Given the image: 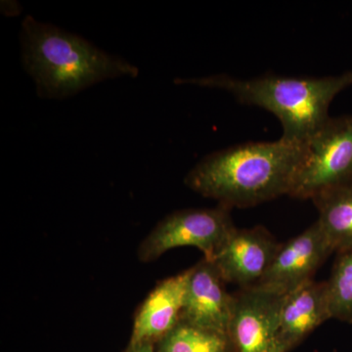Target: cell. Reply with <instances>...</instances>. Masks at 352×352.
I'll use <instances>...</instances> for the list:
<instances>
[{
	"label": "cell",
	"mask_w": 352,
	"mask_h": 352,
	"mask_svg": "<svg viewBox=\"0 0 352 352\" xmlns=\"http://www.w3.org/2000/svg\"><path fill=\"white\" fill-rule=\"evenodd\" d=\"M307 153V144L283 138L231 146L203 157L184 182L229 210L254 207L289 195Z\"/></svg>",
	"instance_id": "6da1fadb"
},
{
	"label": "cell",
	"mask_w": 352,
	"mask_h": 352,
	"mask_svg": "<svg viewBox=\"0 0 352 352\" xmlns=\"http://www.w3.org/2000/svg\"><path fill=\"white\" fill-rule=\"evenodd\" d=\"M20 41L24 68L43 99L62 100L105 80L139 76L124 58L31 15L21 25Z\"/></svg>",
	"instance_id": "7a4b0ae2"
},
{
	"label": "cell",
	"mask_w": 352,
	"mask_h": 352,
	"mask_svg": "<svg viewBox=\"0 0 352 352\" xmlns=\"http://www.w3.org/2000/svg\"><path fill=\"white\" fill-rule=\"evenodd\" d=\"M175 83L229 92L240 103L273 113L283 127L281 138L307 144L330 118L329 108L335 97L352 87V69L322 78L264 75L242 80L219 74L178 78Z\"/></svg>",
	"instance_id": "3957f363"
},
{
	"label": "cell",
	"mask_w": 352,
	"mask_h": 352,
	"mask_svg": "<svg viewBox=\"0 0 352 352\" xmlns=\"http://www.w3.org/2000/svg\"><path fill=\"white\" fill-rule=\"evenodd\" d=\"M235 229L230 210L221 205L176 210L146 236L139 245L138 258L148 263L175 248L193 247L212 261Z\"/></svg>",
	"instance_id": "277c9868"
},
{
	"label": "cell",
	"mask_w": 352,
	"mask_h": 352,
	"mask_svg": "<svg viewBox=\"0 0 352 352\" xmlns=\"http://www.w3.org/2000/svg\"><path fill=\"white\" fill-rule=\"evenodd\" d=\"M307 146L289 196L311 200L328 190L352 185V115L329 118Z\"/></svg>",
	"instance_id": "5b68a950"
},
{
	"label": "cell",
	"mask_w": 352,
	"mask_h": 352,
	"mask_svg": "<svg viewBox=\"0 0 352 352\" xmlns=\"http://www.w3.org/2000/svg\"><path fill=\"white\" fill-rule=\"evenodd\" d=\"M285 296L261 285L234 294L228 328L234 352H280L278 331Z\"/></svg>",
	"instance_id": "8992f818"
},
{
	"label": "cell",
	"mask_w": 352,
	"mask_h": 352,
	"mask_svg": "<svg viewBox=\"0 0 352 352\" xmlns=\"http://www.w3.org/2000/svg\"><path fill=\"white\" fill-rule=\"evenodd\" d=\"M318 221L280 245L270 268L256 285L287 295L311 281L317 270L333 252Z\"/></svg>",
	"instance_id": "52a82bcc"
},
{
	"label": "cell",
	"mask_w": 352,
	"mask_h": 352,
	"mask_svg": "<svg viewBox=\"0 0 352 352\" xmlns=\"http://www.w3.org/2000/svg\"><path fill=\"white\" fill-rule=\"evenodd\" d=\"M280 245L264 227L236 228L212 261L226 283L247 288L261 281Z\"/></svg>",
	"instance_id": "ba28073f"
},
{
	"label": "cell",
	"mask_w": 352,
	"mask_h": 352,
	"mask_svg": "<svg viewBox=\"0 0 352 352\" xmlns=\"http://www.w3.org/2000/svg\"><path fill=\"white\" fill-rule=\"evenodd\" d=\"M226 284L215 264L205 258L190 268L182 320L228 333L234 294L227 292Z\"/></svg>",
	"instance_id": "9c48e42d"
},
{
	"label": "cell",
	"mask_w": 352,
	"mask_h": 352,
	"mask_svg": "<svg viewBox=\"0 0 352 352\" xmlns=\"http://www.w3.org/2000/svg\"><path fill=\"white\" fill-rule=\"evenodd\" d=\"M188 270L159 282L139 307L134 317L129 344L153 346L182 320Z\"/></svg>",
	"instance_id": "30bf717a"
},
{
	"label": "cell",
	"mask_w": 352,
	"mask_h": 352,
	"mask_svg": "<svg viewBox=\"0 0 352 352\" xmlns=\"http://www.w3.org/2000/svg\"><path fill=\"white\" fill-rule=\"evenodd\" d=\"M331 318L327 283L308 281L287 294L280 314L278 347L289 352Z\"/></svg>",
	"instance_id": "8fae6325"
},
{
	"label": "cell",
	"mask_w": 352,
	"mask_h": 352,
	"mask_svg": "<svg viewBox=\"0 0 352 352\" xmlns=\"http://www.w3.org/2000/svg\"><path fill=\"white\" fill-rule=\"evenodd\" d=\"M320 224L333 252L352 249V185L319 194L314 199Z\"/></svg>",
	"instance_id": "7c38bea8"
},
{
	"label": "cell",
	"mask_w": 352,
	"mask_h": 352,
	"mask_svg": "<svg viewBox=\"0 0 352 352\" xmlns=\"http://www.w3.org/2000/svg\"><path fill=\"white\" fill-rule=\"evenodd\" d=\"M157 352H234L228 333L197 327L180 320L155 344Z\"/></svg>",
	"instance_id": "4fadbf2b"
},
{
	"label": "cell",
	"mask_w": 352,
	"mask_h": 352,
	"mask_svg": "<svg viewBox=\"0 0 352 352\" xmlns=\"http://www.w3.org/2000/svg\"><path fill=\"white\" fill-rule=\"evenodd\" d=\"M326 283L331 318L352 323V249L338 252Z\"/></svg>",
	"instance_id": "5bb4252c"
},
{
	"label": "cell",
	"mask_w": 352,
	"mask_h": 352,
	"mask_svg": "<svg viewBox=\"0 0 352 352\" xmlns=\"http://www.w3.org/2000/svg\"><path fill=\"white\" fill-rule=\"evenodd\" d=\"M126 352H157L151 344H129Z\"/></svg>",
	"instance_id": "9a60e30c"
}]
</instances>
